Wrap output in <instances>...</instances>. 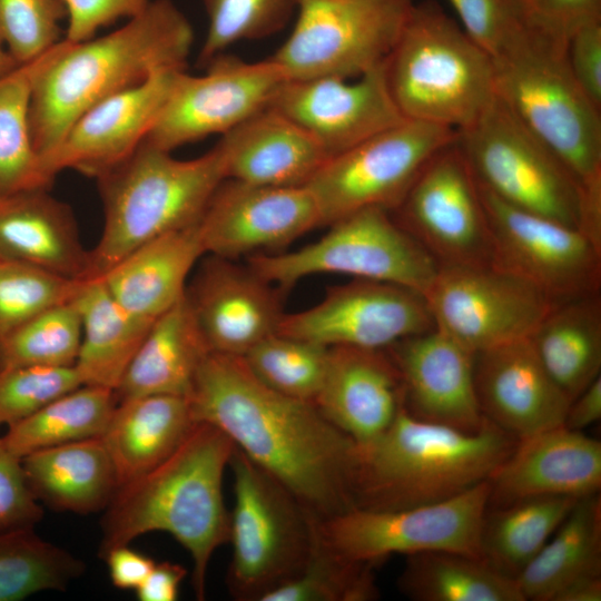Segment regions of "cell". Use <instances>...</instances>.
<instances>
[{"mask_svg": "<svg viewBox=\"0 0 601 601\" xmlns=\"http://www.w3.org/2000/svg\"><path fill=\"white\" fill-rule=\"evenodd\" d=\"M403 404V383L386 349L329 347L314 405L357 444L384 432Z\"/></svg>", "mask_w": 601, "mask_h": 601, "instance_id": "484cf974", "label": "cell"}, {"mask_svg": "<svg viewBox=\"0 0 601 601\" xmlns=\"http://www.w3.org/2000/svg\"><path fill=\"white\" fill-rule=\"evenodd\" d=\"M601 575V499L580 497L536 556L516 575L524 599L553 601L570 583Z\"/></svg>", "mask_w": 601, "mask_h": 601, "instance_id": "e575fe53", "label": "cell"}, {"mask_svg": "<svg viewBox=\"0 0 601 601\" xmlns=\"http://www.w3.org/2000/svg\"><path fill=\"white\" fill-rule=\"evenodd\" d=\"M390 213L440 267L493 266L479 183L456 138L427 160Z\"/></svg>", "mask_w": 601, "mask_h": 601, "instance_id": "5bb4252c", "label": "cell"}, {"mask_svg": "<svg viewBox=\"0 0 601 601\" xmlns=\"http://www.w3.org/2000/svg\"><path fill=\"white\" fill-rule=\"evenodd\" d=\"M185 297L209 352L244 356L277 333L279 293L248 265L207 255Z\"/></svg>", "mask_w": 601, "mask_h": 601, "instance_id": "44dd1931", "label": "cell"}, {"mask_svg": "<svg viewBox=\"0 0 601 601\" xmlns=\"http://www.w3.org/2000/svg\"><path fill=\"white\" fill-rule=\"evenodd\" d=\"M528 28L568 42L580 27L601 20V0H510Z\"/></svg>", "mask_w": 601, "mask_h": 601, "instance_id": "c3c4849f", "label": "cell"}, {"mask_svg": "<svg viewBox=\"0 0 601 601\" xmlns=\"http://www.w3.org/2000/svg\"><path fill=\"white\" fill-rule=\"evenodd\" d=\"M566 46L516 19L491 58L496 97L582 184L601 175V109L574 79Z\"/></svg>", "mask_w": 601, "mask_h": 601, "instance_id": "52a82bcc", "label": "cell"}, {"mask_svg": "<svg viewBox=\"0 0 601 601\" xmlns=\"http://www.w3.org/2000/svg\"><path fill=\"white\" fill-rule=\"evenodd\" d=\"M208 29L198 55L205 67L242 40L268 37L284 28L297 9V0H203Z\"/></svg>", "mask_w": 601, "mask_h": 601, "instance_id": "ee69618b", "label": "cell"}, {"mask_svg": "<svg viewBox=\"0 0 601 601\" xmlns=\"http://www.w3.org/2000/svg\"><path fill=\"white\" fill-rule=\"evenodd\" d=\"M81 385L75 365L1 370L0 425H13Z\"/></svg>", "mask_w": 601, "mask_h": 601, "instance_id": "7dc6e473", "label": "cell"}, {"mask_svg": "<svg viewBox=\"0 0 601 601\" xmlns=\"http://www.w3.org/2000/svg\"><path fill=\"white\" fill-rule=\"evenodd\" d=\"M187 570L170 561L156 562L144 582L135 590L140 601H175Z\"/></svg>", "mask_w": 601, "mask_h": 601, "instance_id": "11a10c76", "label": "cell"}, {"mask_svg": "<svg viewBox=\"0 0 601 601\" xmlns=\"http://www.w3.org/2000/svg\"><path fill=\"white\" fill-rule=\"evenodd\" d=\"M19 63L11 57L0 42V78L12 71Z\"/></svg>", "mask_w": 601, "mask_h": 601, "instance_id": "91938a15", "label": "cell"}, {"mask_svg": "<svg viewBox=\"0 0 601 601\" xmlns=\"http://www.w3.org/2000/svg\"><path fill=\"white\" fill-rule=\"evenodd\" d=\"M529 339L571 402L601 376V294L554 303Z\"/></svg>", "mask_w": 601, "mask_h": 601, "instance_id": "836d02e7", "label": "cell"}, {"mask_svg": "<svg viewBox=\"0 0 601 601\" xmlns=\"http://www.w3.org/2000/svg\"><path fill=\"white\" fill-rule=\"evenodd\" d=\"M81 319L72 298L29 319L0 343V371L19 366H73Z\"/></svg>", "mask_w": 601, "mask_h": 601, "instance_id": "7bdbcfd3", "label": "cell"}, {"mask_svg": "<svg viewBox=\"0 0 601 601\" xmlns=\"http://www.w3.org/2000/svg\"><path fill=\"white\" fill-rule=\"evenodd\" d=\"M180 70L156 72L85 111L43 161L47 176L72 169L98 178L129 157L158 119Z\"/></svg>", "mask_w": 601, "mask_h": 601, "instance_id": "7402d4cb", "label": "cell"}, {"mask_svg": "<svg viewBox=\"0 0 601 601\" xmlns=\"http://www.w3.org/2000/svg\"><path fill=\"white\" fill-rule=\"evenodd\" d=\"M243 357L270 388L314 404L327 370L329 347L275 333Z\"/></svg>", "mask_w": 601, "mask_h": 601, "instance_id": "60d3db41", "label": "cell"}, {"mask_svg": "<svg viewBox=\"0 0 601 601\" xmlns=\"http://www.w3.org/2000/svg\"><path fill=\"white\" fill-rule=\"evenodd\" d=\"M487 508L534 496L583 497L601 489V443L563 425L518 440L489 479Z\"/></svg>", "mask_w": 601, "mask_h": 601, "instance_id": "d4e9b609", "label": "cell"}, {"mask_svg": "<svg viewBox=\"0 0 601 601\" xmlns=\"http://www.w3.org/2000/svg\"><path fill=\"white\" fill-rule=\"evenodd\" d=\"M72 302L81 319L75 363L81 382L116 391L154 321L121 306L100 276L80 280Z\"/></svg>", "mask_w": 601, "mask_h": 601, "instance_id": "1f68e13d", "label": "cell"}, {"mask_svg": "<svg viewBox=\"0 0 601 601\" xmlns=\"http://www.w3.org/2000/svg\"><path fill=\"white\" fill-rule=\"evenodd\" d=\"M456 142L476 180L509 205L578 227L581 183L499 99Z\"/></svg>", "mask_w": 601, "mask_h": 601, "instance_id": "30bf717a", "label": "cell"}, {"mask_svg": "<svg viewBox=\"0 0 601 601\" xmlns=\"http://www.w3.org/2000/svg\"><path fill=\"white\" fill-rule=\"evenodd\" d=\"M456 134L405 119L329 157L305 185L323 226L365 208L395 209L427 160Z\"/></svg>", "mask_w": 601, "mask_h": 601, "instance_id": "4fadbf2b", "label": "cell"}, {"mask_svg": "<svg viewBox=\"0 0 601 601\" xmlns=\"http://www.w3.org/2000/svg\"><path fill=\"white\" fill-rule=\"evenodd\" d=\"M318 240L283 254H256L247 265L288 289L316 274H341L400 285L424 296L437 272L434 258L383 208H365L328 225Z\"/></svg>", "mask_w": 601, "mask_h": 601, "instance_id": "9c48e42d", "label": "cell"}, {"mask_svg": "<svg viewBox=\"0 0 601 601\" xmlns=\"http://www.w3.org/2000/svg\"><path fill=\"white\" fill-rule=\"evenodd\" d=\"M194 39L189 20L171 0H151L106 36L81 42L63 38L31 91L30 132L42 168L89 108L156 72L185 69Z\"/></svg>", "mask_w": 601, "mask_h": 601, "instance_id": "7a4b0ae2", "label": "cell"}, {"mask_svg": "<svg viewBox=\"0 0 601 601\" xmlns=\"http://www.w3.org/2000/svg\"><path fill=\"white\" fill-rule=\"evenodd\" d=\"M43 510L31 493L21 459L0 437V533L35 528Z\"/></svg>", "mask_w": 601, "mask_h": 601, "instance_id": "681fc988", "label": "cell"}, {"mask_svg": "<svg viewBox=\"0 0 601 601\" xmlns=\"http://www.w3.org/2000/svg\"><path fill=\"white\" fill-rule=\"evenodd\" d=\"M188 400L195 422L220 430L316 518L353 508L357 443L313 403L267 386L243 356L209 352Z\"/></svg>", "mask_w": 601, "mask_h": 601, "instance_id": "6da1fadb", "label": "cell"}, {"mask_svg": "<svg viewBox=\"0 0 601 601\" xmlns=\"http://www.w3.org/2000/svg\"><path fill=\"white\" fill-rule=\"evenodd\" d=\"M79 282L0 257V343L37 314L70 300Z\"/></svg>", "mask_w": 601, "mask_h": 601, "instance_id": "f6af8a7d", "label": "cell"}, {"mask_svg": "<svg viewBox=\"0 0 601 601\" xmlns=\"http://www.w3.org/2000/svg\"><path fill=\"white\" fill-rule=\"evenodd\" d=\"M456 11L462 29L490 56L516 21L510 0H447Z\"/></svg>", "mask_w": 601, "mask_h": 601, "instance_id": "f907efd6", "label": "cell"}, {"mask_svg": "<svg viewBox=\"0 0 601 601\" xmlns=\"http://www.w3.org/2000/svg\"><path fill=\"white\" fill-rule=\"evenodd\" d=\"M397 584L416 601H524L514 578L480 558L449 551L407 555Z\"/></svg>", "mask_w": 601, "mask_h": 601, "instance_id": "8d00e7d4", "label": "cell"}, {"mask_svg": "<svg viewBox=\"0 0 601 601\" xmlns=\"http://www.w3.org/2000/svg\"><path fill=\"white\" fill-rule=\"evenodd\" d=\"M234 450L220 430L196 422L169 457L116 490L101 520L100 558L142 534L166 532L188 551L193 589L204 600L210 560L229 539L223 480Z\"/></svg>", "mask_w": 601, "mask_h": 601, "instance_id": "3957f363", "label": "cell"}, {"mask_svg": "<svg viewBox=\"0 0 601 601\" xmlns=\"http://www.w3.org/2000/svg\"><path fill=\"white\" fill-rule=\"evenodd\" d=\"M151 0H62L67 11L65 39L81 42L121 18H134L144 11Z\"/></svg>", "mask_w": 601, "mask_h": 601, "instance_id": "816d5d0a", "label": "cell"}, {"mask_svg": "<svg viewBox=\"0 0 601 601\" xmlns=\"http://www.w3.org/2000/svg\"><path fill=\"white\" fill-rule=\"evenodd\" d=\"M102 559L107 563L112 584L121 590H136L156 563L129 544L110 549Z\"/></svg>", "mask_w": 601, "mask_h": 601, "instance_id": "db71d44e", "label": "cell"}, {"mask_svg": "<svg viewBox=\"0 0 601 601\" xmlns=\"http://www.w3.org/2000/svg\"><path fill=\"white\" fill-rule=\"evenodd\" d=\"M424 298L434 326L473 353L529 338L556 303L494 266L440 267Z\"/></svg>", "mask_w": 601, "mask_h": 601, "instance_id": "2e32d148", "label": "cell"}, {"mask_svg": "<svg viewBox=\"0 0 601 601\" xmlns=\"http://www.w3.org/2000/svg\"><path fill=\"white\" fill-rule=\"evenodd\" d=\"M386 352L404 391V408L416 418L473 433L484 418L474 383V355L433 327L407 336Z\"/></svg>", "mask_w": 601, "mask_h": 601, "instance_id": "603a6c76", "label": "cell"}, {"mask_svg": "<svg viewBox=\"0 0 601 601\" xmlns=\"http://www.w3.org/2000/svg\"><path fill=\"white\" fill-rule=\"evenodd\" d=\"M205 255L197 221L140 245L100 277L127 311L155 321L184 297L188 277Z\"/></svg>", "mask_w": 601, "mask_h": 601, "instance_id": "f1b7e54d", "label": "cell"}, {"mask_svg": "<svg viewBox=\"0 0 601 601\" xmlns=\"http://www.w3.org/2000/svg\"><path fill=\"white\" fill-rule=\"evenodd\" d=\"M601 575L577 580L563 588L553 601H600Z\"/></svg>", "mask_w": 601, "mask_h": 601, "instance_id": "680465c9", "label": "cell"}, {"mask_svg": "<svg viewBox=\"0 0 601 601\" xmlns=\"http://www.w3.org/2000/svg\"><path fill=\"white\" fill-rule=\"evenodd\" d=\"M208 353L184 295L151 324L115 391L117 402L146 395L188 397Z\"/></svg>", "mask_w": 601, "mask_h": 601, "instance_id": "4dcf8cb0", "label": "cell"}, {"mask_svg": "<svg viewBox=\"0 0 601 601\" xmlns=\"http://www.w3.org/2000/svg\"><path fill=\"white\" fill-rule=\"evenodd\" d=\"M117 403L115 391L81 385L8 426L1 439L22 459L39 450L100 437Z\"/></svg>", "mask_w": 601, "mask_h": 601, "instance_id": "74e56055", "label": "cell"}, {"mask_svg": "<svg viewBox=\"0 0 601 601\" xmlns=\"http://www.w3.org/2000/svg\"><path fill=\"white\" fill-rule=\"evenodd\" d=\"M229 466L234 506L228 589L237 600L262 601L304 568L314 544L317 518L236 447Z\"/></svg>", "mask_w": 601, "mask_h": 601, "instance_id": "ba28073f", "label": "cell"}, {"mask_svg": "<svg viewBox=\"0 0 601 601\" xmlns=\"http://www.w3.org/2000/svg\"><path fill=\"white\" fill-rule=\"evenodd\" d=\"M97 179L104 227L90 250L100 276L140 245L196 224L217 187L226 179L218 141L193 159H177L142 141L120 164Z\"/></svg>", "mask_w": 601, "mask_h": 601, "instance_id": "5b68a950", "label": "cell"}, {"mask_svg": "<svg viewBox=\"0 0 601 601\" xmlns=\"http://www.w3.org/2000/svg\"><path fill=\"white\" fill-rule=\"evenodd\" d=\"M479 189L494 267L526 280L553 302L600 293L601 250L577 228L509 205L480 184Z\"/></svg>", "mask_w": 601, "mask_h": 601, "instance_id": "e0dca14e", "label": "cell"}, {"mask_svg": "<svg viewBox=\"0 0 601 601\" xmlns=\"http://www.w3.org/2000/svg\"><path fill=\"white\" fill-rule=\"evenodd\" d=\"M577 229L601 250V175L581 184Z\"/></svg>", "mask_w": 601, "mask_h": 601, "instance_id": "9f6ffc18", "label": "cell"}, {"mask_svg": "<svg viewBox=\"0 0 601 601\" xmlns=\"http://www.w3.org/2000/svg\"><path fill=\"white\" fill-rule=\"evenodd\" d=\"M489 480L451 499L412 508H351L316 519L319 541L354 562L376 564L392 554L449 551L480 558Z\"/></svg>", "mask_w": 601, "mask_h": 601, "instance_id": "8fae6325", "label": "cell"}, {"mask_svg": "<svg viewBox=\"0 0 601 601\" xmlns=\"http://www.w3.org/2000/svg\"><path fill=\"white\" fill-rule=\"evenodd\" d=\"M518 440L485 421L469 433L400 410L372 441L357 444L353 508L395 510L451 499L487 481Z\"/></svg>", "mask_w": 601, "mask_h": 601, "instance_id": "277c9868", "label": "cell"}, {"mask_svg": "<svg viewBox=\"0 0 601 601\" xmlns=\"http://www.w3.org/2000/svg\"><path fill=\"white\" fill-rule=\"evenodd\" d=\"M58 43L0 78V195L28 188H50L53 183L33 147L29 109L36 77Z\"/></svg>", "mask_w": 601, "mask_h": 601, "instance_id": "f35d334b", "label": "cell"}, {"mask_svg": "<svg viewBox=\"0 0 601 601\" xmlns=\"http://www.w3.org/2000/svg\"><path fill=\"white\" fill-rule=\"evenodd\" d=\"M413 0H297V19L272 57L288 80L355 78L392 51Z\"/></svg>", "mask_w": 601, "mask_h": 601, "instance_id": "7c38bea8", "label": "cell"}, {"mask_svg": "<svg viewBox=\"0 0 601 601\" xmlns=\"http://www.w3.org/2000/svg\"><path fill=\"white\" fill-rule=\"evenodd\" d=\"M474 383L484 418L516 440L563 425L570 400L529 338L475 353Z\"/></svg>", "mask_w": 601, "mask_h": 601, "instance_id": "cb8c5ba5", "label": "cell"}, {"mask_svg": "<svg viewBox=\"0 0 601 601\" xmlns=\"http://www.w3.org/2000/svg\"><path fill=\"white\" fill-rule=\"evenodd\" d=\"M21 464L37 501L57 511L89 514L105 510L118 489L100 437L32 452Z\"/></svg>", "mask_w": 601, "mask_h": 601, "instance_id": "d6a6232c", "label": "cell"}, {"mask_svg": "<svg viewBox=\"0 0 601 601\" xmlns=\"http://www.w3.org/2000/svg\"><path fill=\"white\" fill-rule=\"evenodd\" d=\"M66 18L62 0H0V42L19 65L28 63L62 40Z\"/></svg>", "mask_w": 601, "mask_h": 601, "instance_id": "bcb514c9", "label": "cell"}, {"mask_svg": "<svg viewBox=\"0 0 601 601\" xmlns=\"http://www.w3.org/2000/svg\"><path fill=\"white\" fill-rule=\"evenodd\" d=\"M269 107L307 131L328 157L405 120L391 96L385 60L355 78L288 80Z\"/></svg>", "mask_w": 601, "mask_h": 601, "instance_id": "ffe728a7", "label": "cell"}, {"mask_svg": "<svg viewBox=\"0 0 601 601\" xmlns=\"http://www.w3.org/2000/svg\"><path fill=\"white\" fill-rule=\"evenodd\" d=\"M195 423L185 396L146 395L118 402L100 436L118 487L169 457Z\"/></svg>", "mask_w": 601, "mask_h": 601, "instance_id": "f546056e", "label": "cell"}, {"mask_svg": "<svg viewBox=\"0 0 601 601\" xmlns=\"http://www.w3.org/2000/svg\"><path fill=\"white\" fill-rule=\"evenodd\" d=\"M323 226L306 186H260L226 178L214 191L198 229L206 255L236 259L286 246Z\"/></svg>", "mask_w": 601, "mask_h": 601, "instance_id": "d6986e66", "label": "cell"}, {"mask_svg": "<svg viewBox=\"0 0 601 601\" xmlns=\"http://www.w3.org/2000/svg\"><path fill=\"white\" fill-rule=\"evenodd\" d=\"M391 96L405 119L460 131L495 98L491 56L433 1L414 3L385 59Z\"/></svg>", "mask_w": 601, "mask_h": 601, "instance_id": "8992f818", "label": "cell"}, {"mask_svg": "<svg viewBox=\"0 0 601 601\" xmlns=\"http://www.w3.org/2000/svg\"><path fill=\"white\" fill-rule=\"evenodd\" d=\"M433 327L422 294L391 283L354 278L328 287L314 306L284 313L277 333L326 347L386 349Z\"/></svg>", "mask_w": 601, "mask_h": 601, "instance_id": "ac0fdd59", "label": "cell"}, {"mask_svg": "<svg viewBox=\"0 0 601 601\" xmlns=\"http://www.w3.org/2000/svg\"><path fill=\"white\" fill-rule=\"evenodd\" d=\"M578 500L572 496H534L487 508L480 531L481 559L515 579L545 545Z\"/></svg>", "mask_w": 601, "mask_h": 601, "instance_id": "d590c367", "label": "cell"}, {"mask_svg": "<svg viewBox=\"0 0 601 601\" xmlns=\"http://www.w3.org/2000/svg\"><path fill=\"white\" fill-rule=\"evenodd\" d=\"M226 178L260 186H305L329 158L300 126L267 107L219 140Z\"/></svg>", "mask_w": 601, "mask_h": 601, "instance_id": "83f0119b", "label": "cell"}, {"mask_svg": "<svg viewBox=\"0 0 601 601\" xmlns=\"http://www.w3.org/2000/svg\"><path fill=\"white\" fill-rule=\"evenodd\" d=\"M566 57L578 85L601 109V20L589 22L572 33Z\"/></svg>", "mask_w": 601, "mask_h": 601, "instance_id": "f5cc1de1", "label": "cell"}, {"mask_svg": "<svg viewBox=\"0 0 601 601\" xmlns=\"http://www.w3.org/2000/svg\"><path fill=\"white\" fill-rule=\"evenodd\" d=\"M0 257L70 280L95 276L71 207L49 188L0 195Z\"/></svg>", "mask_w": 601, "mask_h": 601, "instance_id": "4316f807", "label": "cell"}, {"mask_svg": "<svg viewBox=\"0 0 601 601\" xmlns=\"http://www.w3.org/2000/svg\"><path fill=\"white\" fill-rule=\"evenodd\" d=\"M85 571L82 560L43 540L35 528L0 533V601L65 590Z\"/></svg>", "mask_w": 601, "mask_h": 601, "instance_id": "ab89813d", "label": "cell"}, {"mask_svg": "<svg viewBox=\"0 0 601 601\" xmlns=\"http://www.w3.org/2000/svg\"><path fill=\"white\" fill-rule=\"evenodd\" d=\"M193 76L178 71L170 95L144 141L166 151L221 136L270 106L288 81L270 57L248 62L220 53Z\"/></svg>", "mask_w": 601, "mask_h": 601, "instance_id": "9a60e30c", "label": "cell"}, {"mask_svg": "<svg viewBox=\"0 0 601 601\" xmlns=\"http://www.w3.org/2000/svg\"><path fill=\"white\" fill-rule=\"evenodd\" d=\"M373 563L349 561L325 546L316 534L311 554L292 580L262 601H368L378 597Z\"/></svg>", "mask_w": 601, "mask_h": 601, "instance_id": "b9f144b4", "label": "cell"}, {"mask_svg": "<svg viewBox=\"0 0 601 601\" xmlns=\"http://www.w3.org/2000/svg\"><path fill=\"white\" fill-rule=\"evenodd\" d=\"M601 418V376L595 378L568 407L563 426L582 431Z\"/></svg>", "mask_w": 601, "mask_h": 601, "instance_id": "6f0895ef", "label": "cell"}]
</instances>
